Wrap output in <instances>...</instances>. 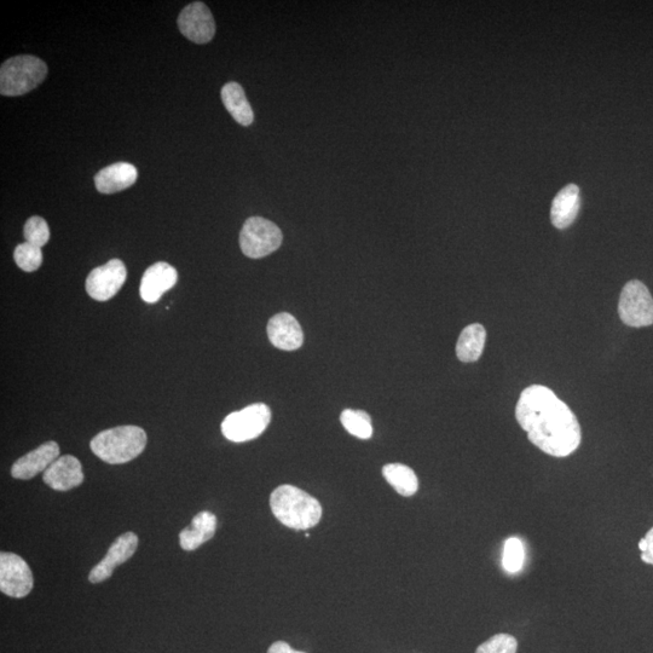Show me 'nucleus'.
I'll return each mask as SVG.
<instances>
[{
    "mask_svg": "<svg viewBox=\"0 0 653 653\" xmlns=\"http://www.w3.org/2000/svg\"><path fill=\"white\" fill-rule=\"evenodd\" d=\"M516 419L528 432L529 441L554 458H566L580 447L579 420L568 404L546 386L533 385L520 394Z\"/></svg>",
    "mask_w": 653,
    "mask_h": 653,
    "instance_id": "f257e3e1",
    "label": "nucleus"
},
{
    "mask_svg": "<svg viewBox=\"0 0 653 653\" xmlns=\"http://www.w3.org/2000/svg\"><path fill=\"white\" fill-rule=\"evenodd\" d=\"M274 516L287 528L306 530L316 527L322 517L320 502L293 485H281L270 496Z\"/></svg>",
    "mask_w": 653,
    "mask_h": 653,
    "instance_id": "f03ea898",
    "label": "nucleus"
},
{
    "mask_svg": "<svg viewBox=\"0 0 653 653\" xmlns=\"http://www.w3.org/2000/svg\"><path fill=\"white\" fill-rule=\"evenodd\" d=\"M147 441V433L141 427L126 425L98 433L90 447L97 458L107 464L120 465L140 456Z\"/></svg>",
    "mask_w": 653,
    "mask_h": 653,
    "instance_id": "7ed1b4c3",
    "label": "nucleus"
},
{
    "mask_svg": "<svg viewBox=\"0 0 653 653\" xmlns=\"http://www.w3.org/2000/svg\"><path fill=\"white\" fill-rule=\"evenodd\" d=\"M48 74L46 63L36 56L23 55L5 61L0 68L3 96H22L37 88Z\"/></svg>",
    "mask_w": 653,
    "mask_h": 653,
    "instance_id": "20e7f679",
    "label": "nucleus"
},
{
    "mask_svg": "<svg viewBox=\"0 0 653 653\" xmlns=\"http://www.w3.org/2000/svg\"><path fill=\"white\" fill-rule=\"evenodd\" d=\"M270 408L264 403H254L239 412L231 413L222 423V433L231 442L244 443L256 439L268 429Z\"/></svg>",
    "mask_w": 653,
    "mask_h": 653,
    "instance_id": "39448f33",
    "label": "nucleus"
},
{
    "mask_svg": "<svg viewBox=\"0 0 653 653\" xmlns=\"http://www.w3.org/2000/svg\"><path fill=\"white\" fill-rule=\"evenodd\" d=\"M282 231L273 222L262 217L248 218L240 234V246L245 256L259 259L279 250Z\"/></svg>",
    "mask_w": 653,
    "mask_h": 653,
    "instance_id": "423d86ee",
    "label": "nucleus"
},
{
    "mask_svg": "<svg viewBox=\"0 0 653 653\" xmlns=\"http://www.w3.org/2000/svg\"><path fill=\"white\" fill-rule=\"evenodd\" d=\"M618 314L624 325L629 327L653 325V298L643 282L633 280L623 287Z\"/></svg>",
    "mask_w": 653,
    "mask_h": 653,
    "instance_id": "0eeeda50",
    "label": "nucleus"
},
{
    "mask_svg": "<svg viewBox=\"0 0 653 653\" xmlns=\"http://www.w3.org/2000/svg\"><path fill=\"white\" fill-rule=\"evenodd\" d=\"M33 574L26 560L15 553L0 554V591L8 597L21 599L31 593Z\"/></svg>",
    "mask_w": 653,
    "mask_h": 653,
    "instance_id": "6e6552de",
    "label": "nucleus"
},
{
    "mask_svg": "<svg viewBox=\"0 0 653 653\" xmlns=\"http://www.w3.org/2000/svg\"><path fill=\"white\" fill-rule=\"evenodd\" d=\"M126 276L125 264L120 259L109 260L107 264L91 271L85 282L86 292L98 302H107L121 290Z\"/></svg>",
    "mask_w": 653,
    "mask_h": 653,
    "instance_id": "1a4fd4ad",
    "label": "nucleus"
},
{
    "mask_svg": "<svg viewBox=\"0 0 653 653\" xmlns=\"http://www.w3.org/2000/svg\"><path fill=\"white\" fill-rule=\"evenodd\" d=\"M178 27L184 37L196 44L211 42L216 34V22L211 10L201 2L187 5L178 17Z\"/></svg>",
    "mask_w": 653,
    "mask_h": 653,
    "instance_id": "9d476101",
    "label": "nucleus"
},
{
    "mask_svg": "<svg viewBox=\"0 0 653 653\" xmlns=\"http://www.w3.org/2000/svg\"><path fill=\"white\" fill-rule=\"evenodd\" d=\"M137 547L138 536L132 531L119 536L109 548L106 557L91 570L89 581L91 583L107 581L113 575V571L117 566L124 564L134 556Z\"/></svg>",
    "mask_w": 653,
    "mask_h": 653,
    "instance_id": "9b49d317",
    "label": "nucleus"
},
{
    "mask_svg": "<svg viewBox=\"0 0 653 653\" xmlns=\"http://www.w3.org/2000/svg\"><path fill=\"white\" fill-rule=\"evenodd\" d=\"M60 458V447L54 441L46 442L34 449L33 452L22 456L11 467V476L16 479L28 481L39 473L45 472Z\"/></svg>",
    "mask_w": 653,
    "mask_h": 653,
    "instance_id": "f8f14e48",
    "label": "nucleus"
},
{
    "mask_svg": "<svg viewBox=\"0 0 653 653\" xmlns=\"http://www.w3.org/2000/svg\"><path fill=\"white\" fill-rule=\"evenodd\" d=\"M43 481L56 491H68L84 482L83 466L73 455H63L44 472Z\"/></svg>",
    "mask_w": 653,
    "mask_h": 653,
    "instance_id": "ddd939ff",
    "label": "nucleus"
},
{
    "mask_svg": "<svg viewBox=\"0 0 653 653\" xmlns=\"http://www.w3.org/2000/svg\"><path fill=\"white\" fill-rule=\"evenodd\" d=\"M178 281V273L172 265L159 262L146 270L141 281L140 293L144 302L154 304Z\"/></svg>",
    "mask_w": 653,
    "mask_h": 653,
    "instance_id": "4468645a",
    "label": "nucleus"
},
{
    "mask_svg": "<svg viewBox=\"0 0 653 653\" xmlns=\"http://www.w3.org/2000/svg\"><path fill=\"white\" fill-rule=\"evenodd\" d=\"M267 331L271 344L277 349L293 351L303 345V329L294 316L287 312L271 317Z\"/></svg>",
    "mask_w": 653,
    "mask_h": 653,
    "instance_id": "2eb2a0df",
    "label": "nucleus"
},
{
    "mask_svg": "<svg viewBox=\"0 0 653 653\" xmlns=\"http://www.w3.org/2000/svg\"><path fill=\"white\" fill-rule=\"evenodd\" d=\"M138 172L134 165L129 163H117L104 167L95 176V186L102 194H114L121 192L135 184Z\"/></svg>",
    "mask_w": 653,
    "mask_h": 653,
    "instance_id": "dca6fc26",
    "label": "nucleus"
},
{
    "mask_svg": "<svg viewBox=\"0 0 653 653\" xmlns=\"http://www.w3.org/2000/svg\"><path fill=\"white\" fill-rule=\"evenodd\" d=\"M581 207L580 188L569 184L557 194L551 208V221L557 229L569 228L579 215Z\"/></svg>",
    "mask_w": 653,
    "mask_h": 653,
    "instance_id": "f3484780",
    "label": "nucleus"
},
{
    "mask_svg": "<svg viewBox=\"0 0 653 653\" xmlns=\"http://www.w3.org/2000/svg\"><path fill=\"white\" fill-rule=\"evenodd\" d=\"M217 517L212 512L204 511L196 514L189 527L179 534V545L184 551L192 552L216 534Z\"/></svg>",
    "mask_w": 653,
    "mask_h": 653,
    "instance_id": "a211bd4d",
    "label": "nucleus"
},
{
    "mask_svg": "<svg viewBox=\"0 0 653 653\" xmlns=\"http://www.w3.org/2000/svg\"><path fill=\"white\" fill-rule=\"evenodd\" d=\"M222 101L231 117L242 126H250L254 120L251 104L244 89L238 83H228L222 89Z\"/></svg>",
    "mask_w": 653,
    "mask_h": 653,
    "instance_id": "6ab92c4d",
    "label": "nucleus"
},
{
    "mask_svg": "<svg viewBox=\"0 0 653 653\" xmlns=\"http://www.w3.org/2000/svg\"><path fill=\"white\" fill-rule=\"evenodd\" d=\"M485 340H487V331L482 325L475 323L467 326L461 332L456 344V356L464 363L478 361L483 354Z\"/></svg>",
    "mask_w": 653,
    "mask_h": 653,
    "instance_id": "aec40b11",
    "label": "nucleus"
},
{
    "mask_svg": "<svg viewBox=\"0 0 653 653\" xmlns=\"http://www.w3.org/2000/svg\"><path fill=\"white\" fill-rule=\"evenodd\" d=\"M383 475L387 481L394 487L398 494L402 496H413L419 488L418 477L412 468L403 464H389L384 466Z\"/></svg>",
    "mask_w": 653,
    "mask_h": 653,
    "instance_id": "412c9836",
    "label": "nucleus"
},
{
    "mask_svg": "<svg viewBox=\"0 0 653 653\" xmlns=\"http://www.w3.org/2000/svg\"><path fill=\"white\" fill-rule=\"evenodd\" d=\"M340 421L352 436L360 439H369L373 436L371 416L362 410L346 409L340 415Z\"/></svg>",
    "mask_w": 653,
    "mask_h": 653,
    "instance_id": "4be33fe9",
    "label": "nucleus"
},
{
    "mask_svg": "<svg viewBox=\"0 0 653 653\" xmlns=\"http://www.w3.org/2000/svg\"><path fill=\"white\" fill-rule=\"evenodd\" d=\"M14 258L20 269L27 273H33L42 267V248L30 244V242H23L15 248Z\"/></svg>",
    "mask_w": 653,
    "mask_h": 653,
    "instance_id": "5701e85b",
    "label": "nucleus"
},
{
    "mask_svg": "<svg viewBox=\"0 0 653 653\" xmlns=\"http://www.w3.org/2000/svg\"><path fill=\"white\" fill-rule=\"evenodd\" d=\"M26 242L42 248L50 239V229L48 223L42 217L34 216L28 219L23 229Z\"/></svg>",
    "mask_w": 653,
    "mask_h": 653,
    "instance_id": "b1692460",
    "label": "nucleus"
},
{
    "mask_svg": "<svg viewBox=\"0 0 653 653\" xmlns=\"http://www.w3.org/2000/svg\"><path fill=\"white\" fill-rule=\"evenodd\" d=\"M524 564V546L523 542L516 537L508 539L505 543L504 558H502V565L507 572L514 574L523 568Z\"/></svg>",
    "mask_w": 653,
    "mask_h": 653,
    "instance_id": "393cba45",
    "label": "nucleus"
},
{
    "mask_svg": "<svg viewBox=\"0 0 653 653\" xmlns=\"http://www.w3.org/2000/svg\"><path fill=\"white\" fill-rule=\"evenodd\" d=\"M518 641L510 634H496L478 647L476 653H517Z\"/></svg>",
    "mask_w": 653,
    "mask_h": 653,
    "instance_id": "a878e982",
    "label": "nucleus"
},
{
    "mask_svg": "<svg viewBox=\"0 0 653 653\" xmlns=\"http://www.w3.org/2000/svg\"><path fill=\"white\" fill-rule=\"evenodd\" d=\"M646 548L641 552V560L646 564L653 565V528L645 536Z\"/></svg>",
    "mask_w": 653,
    "mask_h": 653,
    "instance_id": "bb28decb",
    "label": "nucleus"
},
{
    "mask_svg": "<svg viewBox=\"0 0 653 653\" xmlns=\"http://www.w3.org/2000/svg\"><path fill=\"white\" fill-rule=\"evenodd\" d=\"M268 653H304V652L293 650L290 645L285 643V641H276V643L270 646Z\"/></svg>",
    "mask_w": 653,
    "mask_h": 653,
    "instance_id": "cd10ccee",
    "label": "nucleus"
},
{
    "mask_svg": "<svg viewBox=\"0 0 653 653\" xmlns=\"http://www.w3.org/2000/svg\"><path fill=\"white\" fill-rule=\"evenodd\" d=\"M639 548H640V551H641V552H644V551H645V548H646V540H645V537H644V539H641V540L639 541Z\"/></svg>",
    "mask_w": 653,
    "mask_h": 653,
    "instance_id": "c85d7f7f",
    "label": "nucleus"
}]
</instances>
